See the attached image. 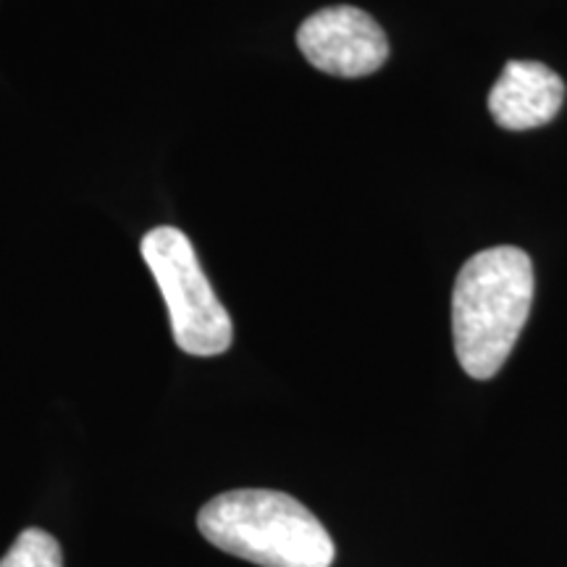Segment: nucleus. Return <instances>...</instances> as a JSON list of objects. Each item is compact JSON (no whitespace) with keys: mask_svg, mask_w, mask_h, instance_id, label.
Listing matches in <instances>:
<instances>
[{"mask_svg":"<svg viewBox=\"0 0 567 567\" xmlns=\"http://www.w3.org/2000/svg\"><path fill=\"white\" fill-rule=\"evenodd\" d=\"M534 264L513 245L488 247L460 268L452 292L457 363L471 379H494L528 321Z\"/></svg>","mask_w":567,"mask_h":567,"instance_id":"obj_1","label":"nucleus"},{"mask_svg":"<svg viewBox=\"0 0 567 567\" xmlns=\"http://www.w3.org/2000/svg\"><path fill=\"white\" fill-rule=\"evenodd\" d=\"M197 528L216 549L260 567H331L334 538L302 502L271 488L213 496Z\"/></svg>","mask_w":567,"mask_h":567,"instance_id":"obj_2","label":"nucleus"},{"mask_svg":"<svg viewBox=\"0 0 567 567\" xmlns=\"http://www.w3.org/2000/svg\"><path fill=\"white\" fill-rule=\"evenodd\" d=\"M142 258L166 300L179 350L195 358H216L229 350L234 342L231 318L213 292L187 234L174 226L147 231L142 237Z\"/></svg>","mask_w":567,"mask_h":567,"instance_id":"obj_3","label":"nucleus"},{"mask_svg":"<svg viewBox=\"0 0 567 567\" xmlns=\"http://www.w3.org/2000/svg\"><path fill=\"white\" fill-rule=\"evenodd\" d=\"M297 45L318 71L342 80L373 74L389 59L384 30L354 6L316 11L297 30Z\"/></svg>","mask_w":567,"mask_h":567,"instance_id":"obj_4","label":"nucleus"},{"mask_svg":"<svg viewBox=\"0 0 567 567\" xmlns=\"http://www.w3.org/2000/svg\"><path fill=\"white\" fill-rule=\"evenodd\" d=\"M565 103V82L538 61H509L488 92V111L502 130L526 132L549 124Z\"/></svg>","mask_w":567,"mask_h":567,"instance_id":"obj_5","label":"nucleus"},{"mask_svg":"<svg viewBox=\"0 0 567 567\" xmlns=\"http://www.w3.org/2000/svg\"><path fill=\"white\" fill-rule=\"evenodd\" d=\"M0 567H63L61 544L48 530L27 528L0 559Z\"/></svg>","mask_w":567,"mask_h":567,"instance_id":"obj_6","label":"nucleus"}]
</instances>
